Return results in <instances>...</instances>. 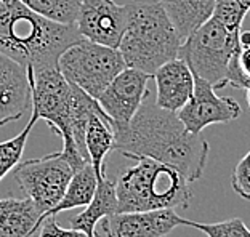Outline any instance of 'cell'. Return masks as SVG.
Returning <instances> with one entry per match:
<instances>
[{
  "mask_svg": "<svg viewBox=\"0 0 250 237\" xmlns=\"http://www.w3.org/2000/svg\"><path fill=\"white\" fill-rule=\"evenodd\" d=\"M81 39L76 24L45 18L21 0H0V53L27 71L58 67L62 52Z\"/></svg>",
  "mask_w": 250,
  "mask_h": 237,
  "instance_id": "7a4b0ae2",
  "label": "cell"
},
{
  "mask_svg": "<svg viewBox=\"0 0 250 237\" xmlns=\"http://www.w3.org/2000/svg\"><path fill=\"white\" fill-rule=\"evenodd\" d=\"M76 170L79 168L72 160L60 151L37 159L21 160L13 168V178L39 210L50 215Z\"/></svg>",
  "mask_w": 250,
  "mask_h": 237,
  "instance_id": "ba28073f",
  "label": "cell"
},
{
  "mask_svg": "<svg viewBox=\"0 0 250 237\" xmlns=\"http://www.w3.org/2000/svg\"><path fill=\"white\" fill-rule=\"evenodd\" d=\"M173 208L146 212H117L98 223L104 237H166L181 226Z\"/></svg>",
  "mask_w": 250,
  "mask_h": 237,
  "instance_id": "7c38bea8",
  "label": "cell"
},
{
  "mask_svg": "<svg viewBox=\"0 0 250 237\" xmlns=\"http://www.w3.org/2000/svg\"><path fill=\"white\" fill-rule=\"evenodd\" d=\"M181 40L213 16L217 0H159Z\"/></svg>",
  "mask_w": 250,
  "mask_h": 237,
  "instance_id": "ac0fdd59",
  "label": "cell"
},
{
  "mask_svg": "<svg viewBox=\"0 0 250 237\" xmlns=\"http://www.w3.org/2000/svg\"><path fill=\"white\" fill-rule=\"evenodd\" d=\"M32 108L27 71L0 53V127L20 120Z\"/></svg>",
  "mask_w": 250,
  "mask_h": 237,
  "instance_id": "4fadbf2b",
  "label": "cell"
},
{
  "mask_svg": "<svg viewBox=\"0 0 250 237\" xmlns=\"http://www.w3.org/2000/svg\"><path fill=\"white\" fill-rule=\"evenodd\" d=\"M114 213H117L116 181L103 175L98 178V184H96L93 199L90 200V204L85 205L83 212L71 218V228L93 237L101 219L114 215Z\"/></svg>",
  "mask_w": 250,
  "mask_h": 237,
  "instance_id": "2e32d148",
  "label": "cell"
},
{
  "mask_svg": "<svg viewBox=\"0 0 250 237\" xmlns=\"http://www.w3.org/2000/svg\"><path fill=\"white\" fill-rule=\"evenodd\" d=\"M127 26V5L114 0H82L76 27L82 39L117 48Z\"/></svg>",
  "mask_w": 250,
  "mask_h": 237,
  "instance_id": "8fae6325",
  "label": "cell"
},
{
  "mask_svg": "<svg viewBox=\"0 0 250 237\" xmlns=\"http://www.w3.org/2000/svg\"><path fill=\"white\" fill-rule=\"evenodd\" d=\"M249 11L250 0H217L213 18L231 31H241Z\"/></svg>",
  "mask_w": 250,
  "mask_h": 237,
  "instance_id": "603a6c76",
  "label": "cell"
},
{
  "mask_svg": "<svg viewBox=\"0 0 250 237\" xmlns=\"http://www.w3.org/2000/svg\"><path fill=\"white\" fill-rule=\"evenodd\" d=\"M239 42H241V47H247V45H250V31H242L241 29Z\"/></svg>",
  "mask_w": 250,
  "mask_h": 237,
  "instance_id": "4316f807",
  "label": "cell"
},
{
  "mask_svg": "<svg viewBox=\"0 0 250 237\" xmlns=\"http://www.w3.org/2000/svg\"><path fill=\"white\" fill-rule=\"evenodd\" d=\"M246 92H247V104H249V108H250V85L246 88Z\"/></svg>",
  "mask_w": 250,
  "mask_h": 237,
  "instance_id": "83f0119b",
  "label": "cell"
},
{
  "mask_svg": "<svg viewBox=\"0 0 250 237\" xmlns=\"http://www.w3.org/2000/svg\"><path fill=\"white\" fill-rule=\"evenodd\" d=\"M241 31H231L213 16L201 27L186 37L180 48V58H183L194 76L204 79L215 90L228 85L229 63L241 50Z\"/></svg>",
  "mask_w": 250,
  "mask_h": 237,
  "instance_id": "5b68a950",
  "label": "cell"
},
{
  "mask_svg": "<svg viewBox=\"0 0 250 237\" xmlns=\"http://www.w3.org/2000/svg\"><path fill=\"white\" fill-rule=\"evenodd\" d=\"M39 237H90L85 233L79 229H64L56 223L55 215H47L43 218V221L39 228ZM93 237H104L101 233L96 231V234Z\"/></svg>",
  "mask_w": 250,
  "mask_h": 237,
  "instance_id": "d4e9b609",
  "label": "cell"
},
{
  "mask_svg": "<svg viewBox=\"0 0 250 237\" xmlns=\"http://www.w3.org/2000/svg\"><path fill=\"white\" fill-rule=\"evenodd\" d=\"M231 186L237 196L250 200V151L236 163L231 173Z\"/></svg>",
  "mask_w": 250,
  "mask_h": 237,
  "instance_id": "cb8c5ba5",
  "label": "cell"
},
{
  "mask_svg": "<svg viewBox=\"0 0 250 237\" xmlns=\"http://www.w3.org/2000/svg\"><path fill=\"white\" fill-rule=\"evenodd\" d=\"M181 226L196 228L207 237H250V229L241 218H231L218 223H199L183 218Z\"/></svg>",
  "mask_w": 250,
  "mask_h": 237,
  "instance_id": "7402d4cb",
  "label": "cell"
},
{
  "mask_svg": "<svg viewBox=\"0 0 250 237\" xmlns=\"http://www.w3.org/2000/svg\"><path fill=\"white\" fill-rule=\"evenodd\" d=\"M127 26L117 50L127 67L152 76L167 61L178 58L181 40L161 2L130 0Z\"/></svg>",
  "mask_w": 250,
  "mask_h": 237,
  "instance_id": "3957f363",
  "label": "cell"
},
{
  "mask_svg": "<svg viewBox=\"0 0 250 237\" xmlns=\"http://www.w3.org/2000/svg\"><path fill=\"white\" fill-rule=\"evenodd\" d=\"M151 77L157 90L156 104L167 111L178 112L194 90V72L180 56L164 63Z\"/></svg>",
  "mask_w": 250,
  "mask_h": 237,
  "instance_id": "5bb4252c",
  "label": "cell"
},
{
  "mask_svg": "<svg viewBox=\"0 0 250 237\" xmlns=\"http://www.w3.org/2000/svg\"><path fill=\"white\" fill-rule=\"evenodd\" d=\"M149 79L151 76L146 72L125 66L96 98L114 130L127 127L145 99L149 97Z\"/></svg>",
  "mask_w": 250,
  "mask_h": 237,
  "instance_id": "9c48e42d",
  "label": "cell"
},
{
  "mask_svg": "<svg viewBox=\"0 0 250 237\" xmlns=\"http://www.w3.org/2000/svg\"><path fill=\"white\" fill-rule=\"evenodd\" d=\"M36 123H37V118L31 116L29 122L26 123V127L21 133H18L11 139L0 143V181H2L10 172H13V168L22 160V154H24L27 138H29V135Z\"/></svg>",
  "mask_w": 250,
  "mask_h": 237,
  "instance_id": "44dd1931",
  "label": "cell"
},
{
  "mask_svg": "<svg viewBox=\"0 0 250 237\" xmlns=\"http://www.w3.org/2000/svg\"><path fill=\"white\" fill-rule=\"evenodd\" d=\"M241 106L229 97H218L215 88L204 79L194 76V90L191 98L177 114L188 132L202 133L210 125L236 120Z\"/></svg>",
  "mask_w": 250,
  "mask_h": 237,
  "instance_id": "30bf717a",
  "label": "cell"
},
{
  "mask_svg": "<svg viewBox=\"0 0 250 237\" xmlns=\"http://www.w3.org/2000/svg\"><path fill=\"white\" fill-rule=\"evenodd\" d=\"M114 128L103 109L90 116L85 127V149L96 177L106 175V156L114 149Z\"/></svg>",
  "mask_w": 250,
  "mask_h": 237,
  "instance_id": "e0dca14e",
  "label": "cell"
},
{
  "mask_svg": "<svg viewBox=\"0 0 250 237\" xmlns=\"http://www.w3.org/2000/svg\"><path fill=\"white\" fill-rule=\"evenodd\" d=\"M124 67V58L117 48L87 39L72 43L58 59V71L62 77L95 99Z\"/></svg>",
  "mask_w": 250,
  "mask_h": 237,
  "instance_id": "52a82bcc",
  "label": "cell"
},
{
  "mask_svg": "<svg viewBox=\"0 0 250 237\" xmlns=\"http://www.w3.org/2000/svg\"><path fill=\"white\" fill-rule=\"evenodd\" d=\"M21 2L52 21L76 24L82 0H21Z\"/></svg>",
  "mask_w": 250,
  "mask_h": 237,
  "instance_id": "ffe728a7",
  "label": "cell"
},
{
  "mask_svg": "<svg viewBox=\"0 0 250 237\" xmlns=\"http://www.w3.org/2000/svg\"><path fill=\"white\" fill-rule=\"evenodd\" d=\"M47 217L29 199H0V237H32Z\"/></svg>",
  "mask_w": 250,
  "mask_h": 237,
  "instance_id": "9a60e30c",
  "label": "cell"
},
{
  "mask_svg": "<svg viewBox=\"0 0 250 237\" xmlns=\"http://www.w3.org/2000/svg\"><path fill=\"white\" fill-rule=\"evenodd\" d=\"M27 77L32 93V117L37 120L43 118L61 137V151L77 168L83 167L88 160L79 152L72 138V85L62 77L58 67L39 72L27 71Z\"/></svg>",
  "mask_w": 250,
  "mask_h": 237,
  "instance_id": "8992f818",
  "label": "cell"
},
{
  "mask_svg": "<svg viewBox=\"0 0 250 237\" xmlns=\"http://www.w3.org/2000/svg\"><path fill=\"white\" fill-rule=\"evenodd\" d=\"M114 149L128 159L149 157L173 167L194 183L202 178L210 146L201 133L188 132L177 112L162 109L147 98L127 127L114 130Z\"/></svg>",
  "mask_w": 250,
  "mask_h": 237,
  "instance_id": "6da1fadb",
  "label": "cell"
},
{
  "mask_svg": "<svg viewBox=\"0 0 250 237\" xmlns=\"http://www.w3.org/2000/svg\"><path fill=\"white\" fill-rule=\"evenodd\" d=\"M116 181L117 212H146L188 208L192 199L191 183L173 167L149 157H136Z\"/></svg>",
  "mask_w": 250,
  "mask_h": 237,
  "instance_id": "277c9868",
  "label": "cell"
},
{
  "mask_svg": "<svg viewBox=\"0 0 250 237\" xmlns=\"http://www.w3.org/2000/svg\"><path fill=\"white\" fill-rule=\"evenodd\" d=\"M96 184H98V177L93 170L92 163L87 162L83 167L74 172L72 178L67 183V188L62 194L61 200L56 207L50 212V215H58L60 212L71 210L76 207H85L93 199Z\"/></svg>",
  "mask_w": 250,
  "mask_h": 237,
  "instance_id": "d6986e66",
  "label": "cell"
},
{
  "mask_svg": "<svg viewBox=\"0 0 250 237\" xmlns=\"http://www.w3.org/2000/svg\"><path fill=\"white\" fill-rule=\"evenodd\" d=\"M237 64H239L242 74L246 76L250 82V45L241 47L239 55H237Z\"/></svg>",
  "mask_w": 250,
  "mask_h": 237,
  "instance_id": "484cf974",
  "label": "cell"
}]
</instances>
